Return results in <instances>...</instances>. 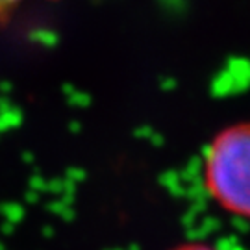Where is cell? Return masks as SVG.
Here are the masks:
<instances>
[{"mask_svg": "<svg viewBox=\"0 0 250 250\" xmlns=\"http://www.w3.org/2000/svg\"><path fill=\"white\" fill-rule=\"evenodd\" d=\"M26 0H0V22L11 15V11L21 8Z\"/></svg>", "mask_w": 250, "mask_h": 250, "instance_id": "7a4b0ae2", "label": "cell"}, {"mask_svg": "<svg viewBox=\"0 0 250 250\" xmlns=\"http://www.w3.org/2000/svg\"><path fill=\"white\" fill-rule=\"evenodd\" d=\"M250 130L247 123L224 128L204 156L202 180L215 204L233 217H247L250 208Z\"/></svg>", "mask_w": 250, "mask_h": 250, "instance_id": "6da1fadb", "label": "cell"}, {"mask_svg": "<svg viewBox=\"0 0 250 250\" xmlns=\"http://www.w3.org/2000/svg\"><path fill=\"white\" fill-rule=\"evenodd\" d=\"M174 250H217L209 245H204V243H186V245H180Z\"/></svg>", "mask_w": 250, "mask_h": 250, "instance_id": "3957f363", "label": "cell"}]
</instances>
